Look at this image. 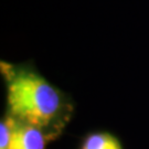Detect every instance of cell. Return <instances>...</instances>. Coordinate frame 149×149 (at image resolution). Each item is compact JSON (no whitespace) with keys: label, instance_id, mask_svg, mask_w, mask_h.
<instances>
[{"label":"cell","instance_id":"cell-1","mask_svg":"<svg viewBox=\"0 0 149 149\" xmlns=\"http://www.w3.org/2000/svg\"><path fill=\"white\" fill-rule=\"evenodd\" d=\"M6 84V115L40 129L49 141L63 134L74 113L69 95L45 79L31 63L1 62Z\"/></svg>","mask_w":149,"mask_h":149},{"label":"cell","instance_id":"cell-2","mask_svg":"<svg viewBox=\"0 0 149 149\" xmlns=\"http://www.w3.org/2000/svg\"><path fill=\"white\" fill-rule=\"evenodd\" d=\"M10 119L12 128L8 149H45L50 141L40 129Z\"/></svg>","mask_w":149,"mask_h":149},{"label":"cell","instance_id":"cell-3","mask_svg":"<svg viewBox=\"0 0 149 149\" xmlns=\"http://www.w3.org/2000/svg\"><path fill=\"white\" fill-rule=\"evenodd\" d=\"M79 149H123L119 139L107 132H92L82 139Z\"/></svg>","mask_w":149,"mask_h":149}]
</instances>
